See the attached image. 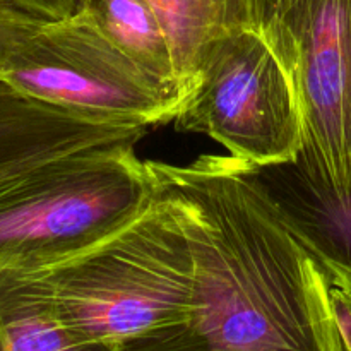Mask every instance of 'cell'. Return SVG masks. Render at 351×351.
<instances>
[{
	"label": "cell",
	"mask_w": 351,
	"mask_h": 351,
	"mask_svg": "<svg viewBox=\"0 0 351 351\" xmlns=\"http://www.w3.org/2000/svg\"><path fill=\"white\" fill-rule=\"evenodd\" d=\"M173 50L178 82L187 98L199 60L218 38L259 29V0H151Z\"/></svg>",
	"instance_id": "10"
},
{
	"label": "cell",
	"mask_w": 351,
	"mask_h": 351,
	"mask_svg": "<svg viewBox=\"0 0 351 351\" xmlns=\"http://www.w3.org/2000/svg\"><path fill=\"white\" fill-rule=\"evenodd\" d=\"M149 165L184 216L194 257L191 312L119 351H345L328 273L237 158Z\"/></svg>",
	"instance_id": "1"
},
{
	"label": "cell",
	"mask_w": 351,
	"mask_h": 351,
	"mask_svg": "<svg viewBox=\"0 0 351 351\" xmlns=\"http://www.w3.org/2000/svg\"><path fill=\"white\" fill-rule=\"evenodd\" d=\"M240 168L331 283L351 291V195L335 191L298 156L264 167L240 161Z\"/></svg>",
	"instance_id": "8"
},
{
	"label": "cell",
	"mask_w": 351,
	"mask_h": 351,
	"mask_svg": "<svg viewBox=\"0 0 351 351\" xmlns=\"http://www.w3.org/2000/svg\"><path fill=\"white\" fill-rule=\"evenodd\" d=\"M16 2L48 21L65 19L77 9V0H16Z\"/></svg>",
	"instance_id": "14"
},
{
	"label": "cell",
	"mask_w": 351,
	"mask_h": 351,
	"mask_svg": "<svg viewBox=\"0 0 351 351\" xmlns=\"http://www.w3.org/2000/svg\"><path fill=\"white\" fill-rule=\"evenodd\" d=\"M47 23L50 21L31 12L16 0H0V71L10 55Z\"/></svg>",
	"instance_id": "12"
},
{
	"label": "cell",
	"mask_w": 351,
	"mask_h": 351,
	"mask_svg": "<svg viewBox=\"0 0 351 351\" xmlns=\"http://www.w3.org/2000/svg\"><path fill=\"white\" fill-rule=\"evenodd\" d=\"M0 79L69 112L147 129L173 122L184 105L177 89L158 81L77 10L27 38Z\"/></svg>",
	"instance_id": "5"
},
{
	"label": "cell",
	"mask_w": 351,
	"mask_h": 351,
	"mask_svg": "<svg viewBox=\"0 0 351 351\" xmlns=\"http://www.w3.org/2000/svg\"><path fill=\"white\" fill-rule=\"evenodd\" d=\"M75 10L158 81L184 96L170 38L151 0H77Z\"/></svg>",
	"instance_id": "11"
},
{
	"label": "cell",
	"mask_w": 351,
	"mask_h": 351,
	"mask_svg": "<svg viewBox=\"0 0 351 351\" xmlns=\"http://www.w3.org/2000/svg\"><path fill=\"white\" fill-rule=\"evenodd\" d=\"M147 130L69 112L0 79V191L72 154L137 146Z\"/></svg>",
	"instance_id": "7"
},
{
	"label": "cell",
	"mask_w": 351,
	"mask_h": 351,
	"mask_svg": "<svg viewBox=\"0 0 351 351\" xmlns=\"http://www.w3.org/2000/svg\"><path fill=\"white\" fill-rule=\"evenodd\" d=\"M29 273L75 335L117 351L130 339L185 321L191 312L194 257L177 197L163 185L125 228Z\"/></svg>",
	"instance_id": "2"
},
{
	"label": "cell",
	"mask_w": 351,
	"mask_h": 351,
	"mask_svg": "<svg viewBox=\"0 0 351 351\" xmlns=\"http://www.w3.org/2000/svg\"><path fill=\"white\" fill-rule=\"evenodd\" d=\"M0 351L117 350L75 335L33 273L0 269Z\"/></svg>",
	"instance_id": "9"
},
{
	"label": "cell",
	"mask_w": 351,
	"mask_h": 351,
	"mask_svg": "<svg viewBox=\"0 0 351 351\" xmlns=\"http://www.w3.org/2000/svg\"><path fill=\"white\" fill-rule=\"evenodd\" d=\"M297 0H259V27L264 36L276 27Z\"/></svg>",
	"instance_id": "15"
},
{
	"label": "cell",
	"mask_w": 351,
	"mask_h": 351,
	"mask_svg": "<svg viewBox=\"0 0 351 351\" xmlns=\"http://www.w3.org/2000/svg\"><path fill=\"white\" fill-rule=\"evenodd\" d=\"M161 185L136 146L84 151L0 191V269L40 271L103 242L154 201Z\"/></svg>",
	"instance_id": "3"
},
{
	"label": "cell",
	"mask_w": 351,
	"mask_h": 351,
	"mask_svg": "<svg viewBox=\"0 0 351 351\" xmlns=\"http://www.w3.org/2000/svg\"><path fill=\"white\" fill-rule=\"evenodd\" d=\"M173 123L254 167L293 161L304 147L291 75L259 29L233 31L206 48Z\"/></svg>",
	"instance_id": "4"
},
{
	"label": "cell",
	"mask_w": 351,
	"mask_h": 351,
	"mask_svg": "<svg viewBox=\"0 0 351 351\" xmlns=\"http://www.w3.org/2000/svg\"><path fill=\"white\" fill-rule=\"evenodd\" d=\"M331 311L345 351H351V291L331 285Z\"/></svg>",
	"instance_id": "13"
},
{
	"label": "cell",
	"mask_w": 351,
	"mask_h": 351,
	"mask_svg": "<svg viewBox=\"0 0 351 351\" xmlns=\"http://www.w3.org/2000/svg\"><path fill=\"white\" fill-rule=\"evenodd\" d=\"M304 120L298 158L351 195V0H297L267 34Z\"/></svg>",
	"instance_id": "6"
}]
</instances>
